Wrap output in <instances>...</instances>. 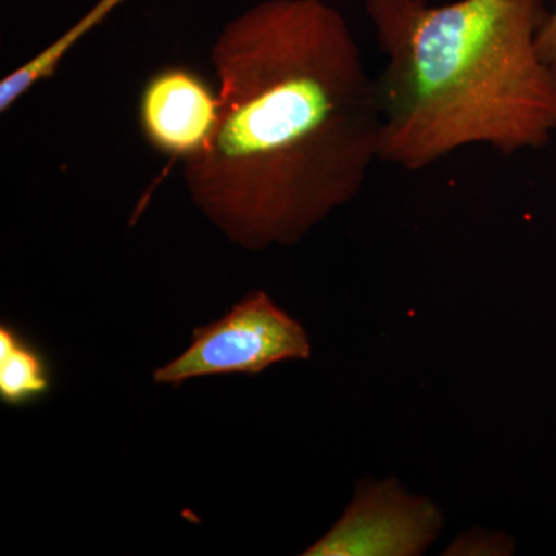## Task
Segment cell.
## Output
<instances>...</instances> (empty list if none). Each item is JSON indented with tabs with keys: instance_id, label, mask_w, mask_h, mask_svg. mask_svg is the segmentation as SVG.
I'll use <instances>...</instances> for the list:
<instances>
[{
	"instance_id": "obj_1",
	"label": "cell",
	"mask_w": 556,
	"mask_h": 556,
	"mask_svg": "<svg viewBox=\"0 0 556 556\" xmlns=\"http://www.w3.org/2000/svg\"><path fill=\"white\" fill-rule=\"evenodd\" d=\"M219 123L185 164L193 204L232 243H299L364 189L382 115L345 16L325 0H262L211 50Z\"/></svg>"
},
{
	"instance_id": "obj_2",
	"label": "cell",
	"mask_w": 556,
	"mask_h": 556,
	"mask_svg": "<svg viewBox=\"0 0 556 556\" xmlns=\"http://www.w3.org/2000/svg\"><path fill=\"white\" fill-rule=\"evenodd\" d=\"M367 13L383 56V163L417 172L471 146L514 155L554 137L544 0H368Z\"/></svg>"
},
{
	"instance_id": "obj_3",
	"label": "cell",
	"mask_w": 556,
	"mask_h": 556,
	"mask_svg": "<svg viewBox=\"0 0 556 556\" xmlns=\"http://www.w3.org/2000/svg\"><path fill=\"white\" fill-rule=\"evenodd\" d=\"M311 354L305 328L278 308L266 292L254 291L219 320L193 331L185 353L153 372L156 383L223 375H258L285 361Z\"/></svg>"
},
{
	"instance_id": "obj_4",
	"label": "cell",
	"mask_w": 556,
	"mask_h": 556,
	"mask_svg": "<svg viewBox=\"0 0 556 556\" xmlns=\"http://www.w3.org/2000/svg\"><path fill=\"white\" fill-rule=\"evenodd\" d=\"M444 527L430 500L408 493L397 479L362 481L353 503L306 556H415L431 546Z\"/></svg>"
},
{
	"instance_id": "obj_5",
	"label": "cell",
	"mask_w": 556,
	"mask_h": 556,
	"mask_svg": "<svg viewBox=\"0 0 556 556\" xmlns=\"http://www.w3.org/2000/svg\"><path fill=\"white\" fill-rule=\"evenodd\" d=\"M142 137L182 164L200 159L219 123V94L195 70L167 65L153 73L138 102Z\"/></svg>"
},
{
	"instance_id": "obj_6",
	"label": "cell",
	"mask_w": 556,
	"mask_h": 556,
	"mask_svg": "<svg viewBox=\"0 0 556 556\" xmlns=\"http://www.w3.org/2000/svg\"><path fill=\"white\" fill-rule=\"evenodd\" d=\"M51 372L42 351L16 328L0 327V399L11 407H22L49 393Z\"/></svg>"
},
{
	"instance_id": "obj_7",
	"label": "cell",
	"mask_w": 556,
	"mask_h": 556,
	"mask_svg": "<svg viewBox=\"0 0 556 556\" xmlns=\"http://www.w3.org/2000/svg\"><path fill=\"white\" fill-rule=\"evenodd\" d=\"M123 2L124 0H100L86 16L80 17L78 24L68 28L61 38L54 40L47 49L25 62L20 68L7 75L0 83V112H9L28 91L54 76L70 50Z\"/></svg>"
},
{
	"instance_id": "obj_8",
	"label": "cell",
	"mask_w": 556,
	"mask_h": 556,
	"mask_svg": "<svg viewBox=\"0 0 556 556\" xmlns=\"http://www.w3.org/2000/svg\"><path fill=\"white\" fill-rule=\"evenodd\" d=\"M515 544L510 538L495 535V533L473 530L467 535L460 536L447 554L453 555H510Z\"/></svg>"
},
{
	"instance_id": "obj_9",
	"label": "cell",
	"mask_w": 556,
	"mask_h": 556,
	"mask_svg": "<svg viewBox=\"0 0 556 556\" xmlns=\"http://www.w3.org/2000/svg\"><path fill=\"white\" fill-rule=\"evenodd\" d=\"M538 50L544 61L556 67V2L554 10L548 11L547 20L538 35Z\"/></svg>"
}]
</instances>
